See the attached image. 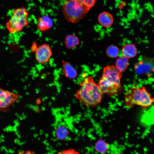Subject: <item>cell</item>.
Returning a JSON list of instances; mask_svg holds the SVG:
<instances>
[{
	"label": "cell",
	"mask_w": 154,
	"mask_h": 154,
	"mask_svg": "<svg viewBox=\"0 0 154 154\" xmlns=\"http://www.w3.org/2000/svg\"><path fill=\"white\" fill-rule=\"evenodd\" d=\"M80 85L76 97L82 104L95 107L101 102L104 94L92 76L85 78Z\"/></svg>",
	"instance_id": "1"
},
{
	"label": "cell",
	"mask_w": 154,
	"mask_h": 154,
	"mask_svg": "<svg viewBox=\"0 0 154 154\" xmlns=\"http://www.w3.org/2000/svg\"><path fill=\"white\" fill-rule=\"evenodd\" d=\"M122 73L116 66H108L104 68L98 84L104 94L114 96L120 94L122 90L120 83Z\"/></svg>",
	"instance_id": "2"
},
{
	"label": "cell",
	"mask_w": 154,
	"mask_h": 154,
	"mask_svg": "<svg viewBox=\"0 0 154 154\" xmlns=\"http://www.w3.org/2000/svg\"><path fill=\"white\" fill-rule=\"evenodd\" d=\"M125 105L129 108L135 106L146 108L154 103L152 97L144 86L134 85L125 92L124 97Z\"/></svg>",
	"instance_id": "3"
},
{
	"label": "cell",
	"mask_w": 154,
	"mask_h": 154,
	"mask_svg": "<svg viewBox=\"0 0 154 154\" xmlns=\"http://www.w3.org/2000/svg\"><path fill=\"white\" fill-rule=\"evenodd\" d=\"M62 10L66 20L72 23H78L89 11L78 0H65Z\"/></svg>",
	"instance_id": "4"
},
{
	"label": "cell",
	"mask_w": 154,
	"mask_h": 154,
	"mask_svg": "<svg viewBox=\"0 0 154 154\" xmlns=\"http://www.w3.org/2000/svg\"><path fill=\"white\" fill-rule=\"evenodd\" d=\"M29 13L24 7L14 9L11 17L7 22L6 26L11 34L19 32L29 24Z\"/></svg>",
	"instance_id": "5"
},
{
	"label": "cell",
	"mask_w": 154,
	"mask_h": 154,
	"mask_svg": "<svg viewBox=\"0 0 154 154\" xmlns=\"http://www.w3.org/2000/svg\"><path fill=\"white\" fill-rule=\"evenodd\" d=\"M18 94L0 87V111L6 112L18 100Z\"/></svg>",
	"instance_id": "6"
},
{
	"label": "cell",
	"mask_w": 154,
	"mask_h": 154,
	"mask_svg": "<svg viewBox=\"0 0 154 154\" xmlns=\"http://www.w3.org/2000/svg\"><path fill=\"white\" fill-rule=\"evenodd\" d=\"M35 54L37 62L40 64L44 65L49 62L52 55V52L50 46L45 43L38 46Z\"/></svg>",
	"instance_id": "7"
},
{
	"label": "cell",
	"mask_w": 154,
	"mask_h": 154,
	"mask_svg": "<svg viewBox=\"0 0 154 154\" xmlns=\"http://www.w3.org/2000/svg\"><path fill=\"white\" fill-rule=\"evenodd\" d=\"M62 71L66 77L70 79H74L76 77L77 70L69 62L62 60Z\"/></svg>",
	"instance_id": "8"
},
{
	"label": "cell",
	"mask_w": 154,
	"mask_h": 154,
	"mask_svg": "<svg viewBox=\"0 0 154 154\" xmlns=\"http://www.w3.org/2000/svg\"><path fill=\"white\" fill-rule=\"evenodd\" d=\"M37 25L38 28L40 31H44L52 27L53 22L49 17L44 15L38 19Z\"/></svg>",
	"instance_id": "9"
},
{
	"label": "cell",
	"mask_w": 154,
	"mask_h": 154,
	"mask_svg": "<svg viewBox=\"0 0 154 154\" xmlns=\"http://www.w3.org/2000/svg\"><path fill=\"white\" fill-rule=\"evenodd\" d=\"M98 19L100 24L105 27L111 26L114 21L112 15L110 13L106 11L100 13L98 16Z\"/></svg>",
	"instance_id": "10"
},
{
	"label": "cell",
	"mask_w": 154,
	"mask_h": 154,
	"mask_svg": "<svg viewBox=\"0 0 154 154\" xmlns=\"http://www.w3.org/2000/svg\"><path fill=\"white\" fill-rule=\"evenodd\" d=\"M137 52L136 48L133 44H126L122 48L123 56L127 58L134 57L136 55Z\"/></svg>",
	"instance_id": "11"
},
{
	"label": "cell",
	"mask_w": 154,
	"mask_h": 154,
	"mask_svg": "<svg viewBox=\"0 0 154 154\" xmlns=\"http://www.w3.org/2000/svg\"><path fill=\"white\" fill-rule=\"evenodd\" d=\"M80 40L75 35L68 34L65 37L64 43L66 48L70 49L78 45Z\"/></svg>",
	"instance_id": "12"
},
{
	"label": "cell",
	"mask_w": 154,
	"mask_h": 154,
	"mask_svg": "<svg viewBox=\"0 0 154 154\" xmlns=\"http://www.w3.org/2000/svg\"><path fill=\"white\" fill-rule=\"evenodd\" d=\"M69 134V131L68 129L64 125H59L55 129V136L59 140L65 139L68 136Z\"/></svg>",
	"instance_id": "13"
},
{
	"label": "cell",
	"mask_w": 154,
	"mask_h": 154,
	"mask_svg": "<svg viewBox=\"0 0 154 154\" xmlns=\"http://www.w3.org/2000/svg\"><path fill=\"white\" fill-rule=\"evenodd\" d=\"M128 65V58L124 56L119 57L116 61V67L118 70L122 73L126 70Z\"/></svg>",
	"instance_id": "14"
},
{
	"label": "cell",
	"mask_w": 154,
	"mask_h": 154,
	"mask_svg": "<svg viewBox=\"0 0 154 154\" xmlns=\"http://www.w3.org/2000/svg\"><path fill=\"white\" fill-rule=\"evenodd\" d=\"M95 147L96 150L101 153H106L109 148L108 144L102 140H99L96 142Z\"/></svg>",
	"instance_id": "15"
},
{
	"label": "cell",
	"mask_w": 154,
	"mask_h": 154,
	"mask_svg": "<svg viewBox=\"0 0 154 154\" xmlns=\"http://www.w3.org/2000/svg\"><path fill=\"white\" fill-rule=\"evenodd\" d=\"M106 52L107 55L109 57L112 58H115L118 55L119 49L116 46L111 45L107 48Z\"/></svg>",
	"instance_id": "16"
},
{
	"label": "cell",
	"mask_w": 154,
	"mask_h": 154,
	"mask_svg": "<svg viewBox=\"0 0 154 154\" xmlns=\"http://www.w3.org/2000/svg\"><path fill=\"white\" fill-rule=\"evenodd\" d=\"M89 11L94 7L96 0H78Z\"/></svg>",
	"instance_id": "17"
},
{
	"label": "cell",
	"mask_w": 154,
	"mask_h": 154,
	"mask_svg": "<svg viewBox=\"0 0 154 154\" xmlns=\"http://www.w3.org/2000/svg\"><path fill=\"white\" fill-rule=\"evenodd\" d=\"M57 154H80V153L76 150L70 148L60 151Z\"/></svg>",
	"instance_id": "18"
},
{
	"label": "cell",
	"mask_w": 154,
	"mask_h": 154,
	"mask_svg": "<svg viewBox=\"0 0 154 154\" xmlns=\"http://www.w3.org/2000/svg\"><path fill=\"white\" fill-rule=\"evenodd\" d=\"M38 46L37 44L35 42H34L32 44L31 50L32 52H35L37 50Z\"/></svg>",
	"instance_id": "19"
},
{
	"label": "cell",
	"mask_w": 154,
	"mask_h": 154,
	"mask_svg": "<svg viewBox=\"0 0 154 154\" xmlns=\"http://www.w3.org/2000/svg\"><path fill=\"white\" fill-rule=\"evenodd\" d=\"M19 154H36L33 151L31 150H26L21 151L19 153Z\"/></svg>",
	"instance_id": "20"
}]
</instances>
